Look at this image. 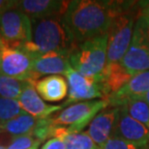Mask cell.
I'll list each match as a JSON object with an SVG mask.
<instances>
[{"label":"cell","mask_w":149,"mask_h":149,"mask_svg":"<svg viewBox=\"0 0 149 149\" xmlns=\"http://www.w3.org/2000/svg\"><path fill=\"white\" fill-rule=\"evenodd\" d=\"M126 8L122 2L76 0L70 2L63 19L77 46L107 34L112 20Z\"/></svg>","instance_id":"1"},{"label":"cell","mask_w":149,"mask_h":149,"mask_svg":"<svg viewBox=\"0 0 149 149\" xmlns=\"http://www.w3.org/2000/svg\"><path fill=\"white\" fill-rule=\"evenodd\" d=\"M32 22V40L25 42L24 49L35 58L52 52L72 53L74 44L63 17H52Z\"/></svg>","instance_id":"2"},{"label":"cell","mask_w":149,"mask_h":149,"mask_svg":"<svg viewBox=\"0 0 149 149\" xmlns=\"http://www.w3.org/2000/svg\"><path fill=\"white\" fill-rule=\"evenodd\" d=\"M108 63V36L90 39L77 45L70 55V65L86 77L99 81Z\"/></svg>","instance_id":"3"},{"label":"cell","mask_w":149,"mask_h":149,"mask_svg":"<svg viewBox=\"0 0 149 149\" xmlns=\"http://www.w3.org/2000/svg\"><path fill=\"white\" fill-rule=\"evenodd\" d=\"M34 60L23 43H9L0 38V74L34 84Z\"/></svg>","instance_id":"4"},{"label":"cell","mask_w":149,"mask_h":149,"mask_svg":"<svg viewBox=\"0 0 149 149\" xmlns=\"http://www.w3.org/2000/svg\"><path fill=\"white\" fill-rule=\"evenodd\" d=\"M139 12L126 8L112 20L108 36V63L120 62L132 42Z\"/></svg>","instance_id":"5"},{"label":"cell","mask_w":149,"mask_h":149,"mask_svg":"<svg viewBox=\"0 0 149 149\" xmlns=\"http://www.w3.org/2000/svg\"><path fill=\"white\" fill-rule=\"evenodd\" d=\"M109 106L108 100H91L71 105L61 111L54 117H52V123L67 129L68 134L80 133L89 126L91 121L98 113Z\"/></svg>","instance_id":"6"},{"label":"cell","mask_w":149,"mask_h":149,"mask_svg":"<svg viewBox=\"0 0 149 149\" xmlns=\"http://www.w3.org/2000/svg\"><path fill=\"white\" fill-rule=\"evenodd\" d=\"M0 38L9 43H24L32 40V22L17 4L0 16Z\"/></svg>","instance_id":"7"},{"label":"cell","mask_w":149,"mask_h":149,"mask_svg":"<svg viewBox=\"0 0 149 149\" xmlns=\"http://www.w3.org/2000/svg\"><path fill=\"white\" fill-rule=\"evenodd\" d=\"M66 79L68 82V98L62 104V108L70 104L80 101H89L94 98H103L104 94L99 83L90 77H86L77 72L72 67L67 71Z\"/></svg>","instance_id":"8"},{"label":"cell","mask_w":149,"mask_h":149,"mask_svg":"<svg viewBox=\"0 0 149 149\" xmlns=\"http://www.w3.org/2000/svg\"><path fill=\"white\" fill-rule=\"evenodd\" d=\"M112 136L124 139L139 148L149 143V129L134 119L120 107L118 120L116 122Z\"/></svg>","instance_id":"9"},{"label":"cell","mask_w":149,"mask_h":149,"mask_svg":"<svg viewBox=\"0 0 149 149\" xmlns=\"http://www.w3.org/2000/svg\"><path fill=\"white\" fill-rule=\"evenodd\" d=\"M119 113L120 107L107 108L98 113L89 124L86 133L101 148H103L106 142L112 136Z\"/></svg>","instance_id":"10"},{"label":"cell","mask_w":149,"mask_h":149,"mask_svg":"<svg viewBox=\"0 0 149 149\" xmlns=\"http://www.w3.org/2000/svg\"><path fill=\"white\" fill-rule=\"evenodd\" d=\"M71 1L63 0H22L17 7L31 20L52 17H64Z\"/></svg>","instance_id":"11"},{"label":"cell","mask_w":149,"mask_h":149,"mask_svg":"<svg viewBox=\"0 0 149 149\" xmlns=\"http://www.w3.org/2000/svg\"><path fill=\"white\" fill-rule=\"evenodd\" d=\"M69 52H52L40 55L34 60L33 74L35 81L43 76L66 74L71 68Z\"/></svg>","instance_id":"12"},{"label":"cell","mask_w":149,"mask_h":149,"mask_svg":"<svg viewBox=\"0 0 149 149\" xmlns=\"http://www.w3.org/2000/svg\"><path fill=\"white\" fill-rule=\"evenodd\" d=\"M23 111L30 114L35 118L45 119L49 118L53 113L62 109V106H52L47 105L44 100L39 96L33 83H28L27 86L23 89L17 99Z\"/></svg>","instance_id":"13"},{"label":"cell","mask_w":149,"mask_h":149,"mask_svg":"<svg viewBox=\"0 0 149 149\" xmlns=\"http://www.w3.org/2000/svg\"><path fill=\"white\" fill-rule=\"evenodd\" d=\"M120 63L132 76L149 71V47L135 33Z\"/></svg>","instance_id":"14"},{"label":"cell","mask_w":149,"mask_h":149,"mask_svg":"<svg viewBox=\"0 0 149 149\" xmlns=\"http://www.w3.org/2000/svg\"><path fill=\"white\" fill-rule=\"evenodd\" d=\"M149 91V71L136 74L131 79L118 90L106 100L113 107H121L128 99L139 98Z\"/></svg>","instance_id":"15"},{"label":"cell","mask_w":149,"mask_h":149,"mask_svg":"<svg viewBox=\"0 0 149 149\" xmlns=\"http://www.w3.org/2000/svg\"><path fill=\"white\" fill-rule=\"evenodd\" d=\"M132 77L120 62L107 63L102 79L99 81L101 90L104 94V99H107L109 96L120 90Z\"/></svg>","instance_id":"16"},{"label":"cell","mask_w":149,"mask_h":149,"mask_svg":"<svg viewBox=\"0 0 149 149\" xmlns=\"http://www.w3.org/2000/svg\"><path fill=\"white\" fill-rule=\"evenodd\" d=\"M34 87L42 99L47 102H59L68 94V82L60 74L47 76L38 79Z\"/></svg>","instance_id":"17"},{"label":"cell","mask_w":149,"mask_h":149,"mask_svg":"<svg viewBox=\"0 0 149 149\" xmlns=\"http://www.w3.org/2000/svg\"><path fill=\"white\" fill-rule=\"evenodd\" d=\"M40 119L35 118L26 112L19 115L17 117L3 124L4 133L11 136V138L24 135H30L34 132Z\"/></svg>","instance_id":"18"},{"label":"cell","mask_w":149,"mask_h":149,"mask_svg":"<svg viewBox=\"0 0 149 149\" xmlns=\"http://www.w3.org/2000/svg\"><path fill=\"white\" fill-rule=\"evenodd\" d=\"M28 83L30 82L0 74V97L17 100Z\"/></svg>","instance_id":"19"},{"label":"cell","mask_w":149,"mask_h":149,"mask_svg":"<svg viewBox=\"0 0 149 149\" xmlns=\"http://www.w3.org/2000/svg\"><path fill=\"white\" fill-rule=\"evenodd\" d=\"M121 108L134 119L145 125L149 129V106L144 101L138 98L128 99Z\"/></svg>","instance_id":"20"},{"label":"cell","mask_w":149,"mask_h":149,"mask_svg":"<svg viewBox=\"0 0 149 149\" xmlns=\"http://www.w3.org/2000/svg\"><path fill=\"white\" fill-rule=\"evenodd\" d=\"M67 149H102L94 142L86 132L67 134L62 138Z\"/></svg>","instance_id":"21"},{"label":"cell","mask_w":149,"mask_h":149,"mask_svg":"<svg viewBox=\"0 0 149 149\" xmlns=\"http://www.w3.org/2000/svg\"><path fill=\"white\" fill-rule=\"evenodd\" d=\"M23 112L17 100L0 97V122L2 124L17 117Z\"/></svg>","instance_id":"22"},{"label":"cell","mask_w":149,"mask_h":149,"mask_svg":"<svg viewBox=\"0 0 149 149\" xmlns=\"http://www.w3.org/2000/svg\"><path fill=\"white\" fill-rule=\"evenodd\" d=\"M134 33L138 35L149 47V12L145 8L139 10L134 28Z\"/></svg>","instance_id":"23"},{"label":"cell","mask_w":149,"mask_h":149,"mask_svg":"<svg viewBox=\"0 0 149 149\" xmlns=\"http://www.w3.org/2000/svg\"><path fill=\"white\" fill-rule=\"evenodd\" d=\"M41 143L42 142L40 141H38L32 134H30V135L12 138L9 144L7 145V149H29L33 147L34 145Z\"/></svg>","instance_id":"24"},{"label":"cell","mask_w":149,"mask_h":149,"mask_svg":"<svg viewBox=\"0 0 149 149\" xmlns=\"http://www.w3.org/2000/svg\"><path fill=\"white\" fill-rule=\"evenodd\" d=\"M102 149H141V148L136 146V145L130 143V142L124 141V139L111 136L106 142Z\"/></svg>","instance_id":"25"},{"label":"cell","mask_w":149,"mask_h":149,"mask_svg":"<svg viewBox=\"0 0 149 149\" xmlns=\"http://www.w3.org/2000/svg\"><path fill=\"white\" fill-rule=\"evenodd\" d=\"M42 149H67V147L62 139L53 138L45 142Z\"/></svg>","instance_id":"26"},{"label":"cell","mask_w":149,"mask_h":149,"mask_svg":"<svg viewBox=\"0 0 149 149\" xmlns=\"http://www.w3.org/2000/svg\"><path fill=\"white\" fill-rule=\"evenodd\" d=\"M17 4V1H7V0H0V16L4 13L5 11H7L8 9H10L14 6Z\"/></svg>","instance_id":"27"},{"label":"cell","mask_w":149,"mask_h":149,"mask_svg":"<svg viewBox=\"0 0 149 149\" xmlns=\"http://www.w3.org/2000/svg\"><path fill=\"white\" fill-rule=\"evenodd\" d=\"M138 99H141L142 101H144L145 103L147 104V105L149 106V91L146 92V93H144L143 95H141V97H139Z\"/></svg>","instance_id":"28"},{"label":"cell","mask_w":149,"mask_h":149,"mask_svg":"<svg viewBox=\"0 0 149 149\" xmlns=\"http://www.w3.org/2000/svg\"><path fill=\"white\" fill-rule=\"evenodd\" d=\"M3 133H4V131H3V124L0 122V135H2Z\"/></svg>","instance_id":"29"},{"label":"cell","mask_w":149,"mask_h":149,"mask_svg":"<svg viewBox=\"0 0 149 149\" xmlns=\"http://www.w3.org/2000/svg\"><path fill=\"white\" fill-rule=\"evenodd\" d=\"M39 145H40V144H36V145H34L33 147H31V148H29V149H38L39 148Z\"/></svg>","instance_id":"30"},{"label":"cell","mask_w":149,"mask_h":149,"mask_svg":"<svg viewBox=\"0 0 149 149\" xmlns=\"http://www.w3.org/2000/svg\"><path fill=\"white\" fill-rule=\"evenodd\" d=\"M0 149H7V146H5L4 144H0Z\"/></svg>","instance_id":"31"},{"label":"cell","mask_w":149,"mask_h":149,"mask_svg":"<svg viewBox=\"0 0 149 149\" xmlns=\"http://www.w3.org/2000/svg\"><path fill=\"white\" fill-rule=\"evenodd\" d=\"M141 149H149V143H148L147 145H145L144 147H142Z\"/></svg>","instance_id":"32"},{"label":"cell","mask_w":149,"mask_h":149,"mask_svg":"<svg viewBox=\"0 0 149 149\" xmlns=\"http://www.w3.org/2000/svg\"><path fill=\"white\" fill-rule=\"evenodd\" d=\"M144 8H145V9H146V10H147V11L149 12V4H147V5H145V6H144Z\"/></svg>","instance_id":"33"}]
</instances>
